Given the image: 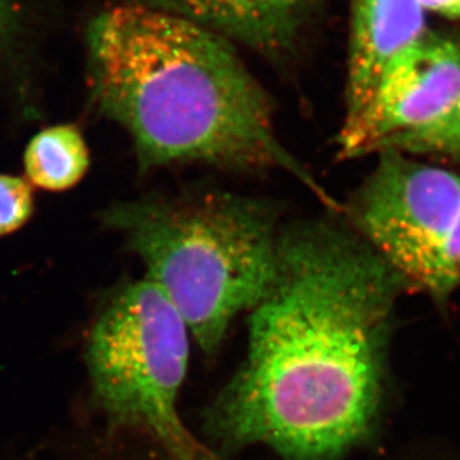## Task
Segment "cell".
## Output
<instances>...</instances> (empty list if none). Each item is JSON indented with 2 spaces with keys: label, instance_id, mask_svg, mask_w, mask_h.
<instances>
[{
  "label": "cell",
  "instance_id": "1",
  "mask_svg": "<svg viewBox=\"0 0 460 460\" xmlns=\"http://www.w3.org/2000/svg\"><path fill=\"white\" fill-rule=\"evenodd\" d=\"M404 279L352 226H282L273 282L248 313V349L203 412L221 456L262 446L283 460H341L383 416Z\"/></svg>",
  "mask_w": 460,
  "mask_h": 460
},
{
  "label": "cell",
  "instance_id": "2",
  "mask_svg": "<svg viewBox=\"0 0 460 460\" xmlns=\"http://www.w3.org/2000/svg\"><path fill=\"white\" fill-rule=\"evenodd\" d=\"M93 97L130 130L140 164L203 161L231 169H278L319 200L343 206L279 139L269 96L234 45L148 4H118L88 31Z\"/></svg>",
  "mask_w": 460,
  "mask_h": 460
},
{
  "label": "cell",
  "instance_id": "3",
  "mask_svg": "<svg viewBox=\"0 0 460 460\" xmlns=\"http://www.w3.org/2000/svg\"><path fill=\"white\" fill-rule=\"evenodd\" d=\"M178 308L191 339L217 357L231 323L273 282L282 226L273 206L233 194L118 206L106 217Z\"/></svg>",
  "mask_w": 460,
  "mask_h": 460
},
{
  "label": "cell",
  "instance_id": "4",
  "mask_svg": "<svg viewBox=\"0 0 460 460\" xmlns=\"http://www.w3.org/2000/svg\"><path fill=\"white\" fill-rule=\"evenodd\" d=\"M190 339L178 308L149 279L118 288L93 321L84 353L92 405L106 428L170 444L196 439L178 409Z\"/></svg>",
  "mask_w": 460,
  "mask_h": 460
},
{
  "label": "cell",
  "instance_id": "5",
  "mask_svg": "<svg viewBox=\"0 0 460 460\" xmlns=\"http://www.w3.org/2000/svg\"><path fill=\"white\" fill-rule=\"evenodd\" d=\"M346 210L350 226L402 276L409 291L434 300L448 237L460 215V173L394 149Z\"/></svg>",
  "mask_w": 460,
  "mask_h": 460
},
{
  "label": "cell",
  "instance_id": "6",
  "mask_svg": "<svg viewBox=\"0 0 460 460\" xmlns=\"http://www.w3.org/2000/svg\"><path fill=\"white\" fill-rule=\"evenodd\" d=\"M459 94L460 40L428 29L389 63L364 115L340 130V158L376 153L392 136L437 119Z\"/></svg>",
  "mask_w": 460,
  "mask_h": 460
},
{
  "label": "cell",
  "instance_id": "7",
  "mask_svg": "<svg viewBox=\"0 0 460 460\" xmlns=\"http://www.w3.org/2000/svg\"><path fill=\"white\" fill-rule=\"evenodd\" d=\"M322 0H151L174 13L248 47L269 60L296 54Z\"/></svg>",
  "mask_w": 460,
  "mask_h": 460
},
{
  "label": "cell",
  "instance_id": "8",
  "mask_svg": "<svg viewBox=\"0 0 460 460\" xmlns=\"http://www.w3.org/2000/svg\"><path fill=\"white\" fill-rule=\"evenodd\" d=\"M426 13L417 0H352L341 130L364 115L389 63L428 31Z\"/></svg>",
  "mask_w": 460,
  "mask_h": 460
},
{
  "label": "cell",
  "instance_id": "9",
  "mask_svg": "<svg viewBox=\"0 0 460 460\" xmlns=\"http://www.w3.org/2000/svg\"><path fill=\"white\" fill-rule=\"evenodd\" d=\"M90 154L81 131L75 126H54L31 140L24 154L29 182L47 191H65L84 178Z\"/></svg>",
  "mask_w": 460,
  "mask_h": 460
},
{
  "label": "cell",
  "instance_id": "10",
  "mask_svg": "<svg viewBox=\"0 0 460 460\" xmlns=\"http://www.w3.org/2000/svg\"><path fill=\"white\" fill-rule=\"evenodd\" d=\"M394 149L405 155H430L460 161V94L434 121L385 140L377 151Z\"/></svg>",
  "mask_w": 460,
  "mask_h": 460
},
{
  "label": "cell",
  "instance_id": "11",
  "mask_svg": "<svg viewBox=\"0 0 460 460\" xmlns=\"http://www.w3.org/2000/svg\"><path fill=\"white\" fill-rule=\"evenodd\" d=\"M33 213V194L26 179L0 174V237L20 230Z\"/></svg>",
  "mask_w": 460,
  "mask_h": 460
},
{
  "label": "cell",
  "instance_id": "12",
  "mask_svg": "<svg viewBox=\"0 0 460 460\" xmlns=\"http://www.w3.org/2000/svg\"><path fill=\"white\" fill-rule=\"evenodd\" d=\"M460 288V215L452 234L448 237L444 249L441 267H439L438 283L434 301L437 305H447L453 294Z\"/></svg>",
  "mask_w": 460,
  "mask_h": 460
},
{
  "label": "cell",
  "instance_id": "13",
  "mask_svg": "<svg viewBox=\"0 0 460 460\" xmlns=\"http://www.w3.org/2000/svg\"><path fill=\"white\" fill-rule=\"evenodd\" d=\"M131 460H226V457L213 452L212 448L205 443L182 444V446H170V444L154 443L146 444L136 453ZM420 460V459H409Z\"/></svg>",
  "mask_w": 460,
  "mask_h": 460
},
{
  "label": "cell",
  "instance_id": "14",
  "mask_svg": "<svg viewBox=\"0 0 460 460\" xmlns=\"http://www.w3.org/2000/svg\"><path fill=\"white\" fill-rule=\"evenodd\" d=\"M426 13H438L446 18L460 20V0H417Z\"/></svg>",
  "mask_w": 460,
  "mask_h": 460
},
{
  "label": "cell",
  "instance_id": "15",
  "mask_svg": "<svg viewBox=\"0 0 460 460\" xmlns=\"http://www.w3.org/2000/svg\"><path fill=\"white\" fill-rule=\"evenodd\" d=\"M9 13H11L9 0H0V33L8 26Z\"/></svg>",
  "mask_w": 460,
  "mask_h": 460
}]
</instances>
